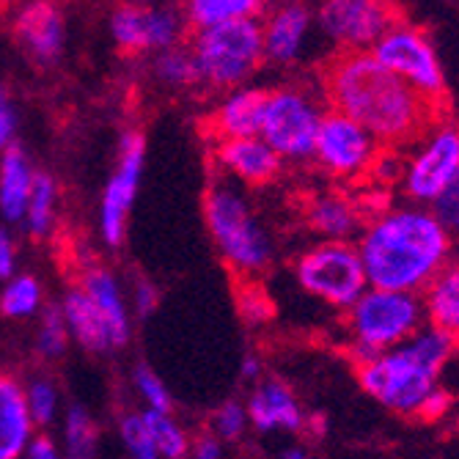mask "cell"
Returning <instances> with one entry per match:
<instances>
[{"label":"cell","instance_id":"obj_1","mask_svg":"<svg viewBox=\"0 0 459 459\" xmlns=\"http://www.w3.org/2000/svg\"><path fill=\"white\" fill-rule=\"evenodd\" d=\"M330 110H339L383 149H410L443 118V110L415 94L371 53H336L322 72Z\"/></svg>","mask_w":459,"mask_h":459},{"label":"cell","instance_id":"obj_2","mask_svg":"<svg viewBox=\"0 0 459 459\" xmlns=\"http://www.w3.org/2000/svg\"><path fill=\"white\" fill-rule=\"evenodd\" d=\"M358 256L371 289L421 295L451 262L454 239L429 206L396 204L377 212L360 231Z\"/></svg>","mask_w":459,"mask_h":459},{"label":"cell","instance_id":"obj_3","mask_svg":"<svg viewBox=\"0 0 459 459\" xmlns=\"http://www.w3.org/2000/svg\"><path fill=\"white\" fill-rule=\"evenodd\" d=\"M456 342L424 325L404 344L355 366L360 388L399 415H419L424 399L437 388L440 371L451 360Z\"/></svg>","mask_w":459,"mask_h":459},{"label":"cell","instance_id":"obj_4","mask_svg":"<svg viewBox=\"0 0 459 459\" xmlns=\"http://www.w3.org/2000/svg\"><path fill=\"white\" fill-rule=\"evenodd\" d=\"M204 221L210 237L237 278H259L275 256V245L267 226L259 221L245 190L215 174L204 195Z\"/></svg>","mask_w":459,"mask_h":459},{"label":"cell","instance_id":"obj_5","mask_svg":"<svg viewBox=\"0 0 459 459\" xmlns=\"http://www.w3.org/2000/svg\"><path fill=\"white\" fill-rule=\"evenodd\" d=\"M427 325L421 295H407V291L388 289H366L360 300L344 314L347 327V347L352 363H363L380 352H388L404 344Z\"/></svg>","mask_w":459,"mask_h":459},{"label":"cell","instance_id":"obj_6","mask_svg":"<svg viewBox=\"0 0 459 459\" xmlns=\"http://www.w3.org/2000/svg\"><path fill=\"white\" fill-rule=\"evenodd\" d=\"M322 82H283L267 89V105L259 138L281 157V162H308L319 124L330 108H325Z\"/></svg>","mask_w":459,"mask_h":459},{"label":"cell","instance_id":"obj_7","mask_svg":"<svg viewBox=\"0 0 459 459\" xmlns=\"http://www.w3.org/2000/svg\"><path fill=\"white\" fill-rule=\"evenodd\" d=\"M190 53L201 82L234 91L264 64V41L259 20H237L210 30H195Z\"/></svg>","mask_w":459,"mask_h":459},{"label":"cell","instance_id":"obj_8","mask_svg":"<svg viewBox=\"0 0 459 459\" xmlns=\"http://www.w3.org/2000/svg\"><path fill=\"white\" fill-rule=\"evenodd\" d=\"M295 278L311 298L330 308L350 311L368 289L363 262L352 242H316L295 262Z\"/></svg>","mask_w":459,"mask_h":459},{"label":"cell","instance_id":"obj_9","mask_svg":"<svg viewBox=\"0 0 459 459\" xmlns=\"http://www.w3.org/2000/svg\"><path fill=\"white\" fill-rule=\"evenodd\" d=\"M371 56L377 58L391 74L424 97L427 102L443 108L446 100V74L432 45V36L410 20L394 22L385 36L374 45Z\"/></svg>","mask_w":459,"mask_h":459},{"label":"cell","instance_id":"obj_10","mask_svg":"<svg viewBox=\"0 0 459 459\" xmlns=\"http://www.w3.org/2000/svg\"><path fill=\"white\" fill-rule=\"evenodd\" d=\"M410 149L399 177L402 193L407 204L432 206L459 174V127L440 118Z\"/></svg>","mask_w":459,"mask_h":459},{"label":"cell","instance_id":"obj_11","mask_svg":"<svg viewBox=\"0 0 459 459\" xmlns=\"http://www.w3.org/2000/svg\"><path fill=\"white\" fill-rule=\"evenodd\" d=\"M316 28L339 53H371L385 30L399 22V6L383 0H330L316 12Z\"/></svg>","mask_w":459,"mask_h":459},{"label":"cell","instance_id":"obj_12","mask_svg":"<svg viewBox=\"0 0 459 459\" xmlns=\"http://www.w3.org/2000/svg\"><path fill=\"white\" fill-rule=\"evenodd\" d=\"M380 152L383 146L374 141L360 124H355L339 110H327L319 124L311 160L327 177L342 179V182H355L363 174H371Z\"/></svg>","mask_w":459,"mask_h":459},{"label":"cell","instance_id":"obj_13","mask_svg":"<svg viewBox=\"0 0 459 459\" xmlns=\"http://www.w3.org/2000/svg\"><path fill=\"white\" fill-rule=\"evenodd\" d=\"M185 28V12L174 6L124 4L110 14V36L124 53L174 50L179 48Z\"/></svg>","mask_w":459,"mask_h":459},{"label":"cell","instance_id":"obj_14","mask_svg":"<svg viewBox=\"0 0 459 459\" xmlns=\"http://www.w3.org/2000/svg\"><path fill=\"white\" fill-rule=\"evenodd\" d=\"M143 160H146L143 135L127 133L121 138L116 171L108 179L100 201V234L110 247H118L124 237H127V215L138 198V187L143 179Z\"/></svg>","mask_w":459,"mask_h":459},{"label":"cell","instance_id":"obj_15","mask_svg":"<svg viewBox=\"0 0 459 459\" xmlns=\"http://www.w3.org/2000/svg\"><path fill=\"white\" fill-rule=\"evenodd\" d=\"M262 41H264V61L275 66H295L311 41L316 17L303 4H283L264 12Z\"/></svg>","mask_w":459,"mask_h":459},{"label":"cell","instance_id":"obj_16","mask_svg":"<svg viewBox=\"0 0 459 459\" xmlns=\"http://www.w3.org/2000/svg\"><path fill=\"white\" fill-rule=\"evenodd\" d=\"M215 162L226 179L239 187H264L278 179L283 162L281 157L256 135V138H237L215 143Z\"/></svg>","mask_w":459,"mask_h":459},{"label":"cell","instance_id":"obj_17","mask_svg":"<svg viewBox=\"0 0 459 459\" xmlns=\"http://www.w3.org/2000/svg\"><path fill=\"white\" fill-rule=\"evenodd\" d=\"M12 30L20 48L39 64H56L64 53V17L53 4H22L12 17Z\"/></svg>","mask_w":459,"mask_h":459},{"label":"cell","instance_id":"obj_18","mask_svg":"<svg viewBox=\"0 0 459 459\" xmlns=\"http://www.w3.org/2000/svg\"><path fill=\"white\" fill-rule=\"evenodd\" d=\"M264 105H267V89L259 86L234 89L215 105V110L206 118V130L212 133L215 143L256 138L262 130Z\"/></svg>","mask_w":459,"mask_h":459},{"label":"cell","instance_id":"obj_19","mask_svg":"<svg viewBox=\"0 0 459 459\" xmlns=\"http://www.w3.org/2000/svg\"><path fill=\"white\" fill-rule=\"evenodd\" d=\"M247 421L259 432H300L306 427V412L291 394V388L281 380H264L247 396Z\"/></svg>","mask_w":459,"mask_h":459},{"label":"cell","instance_id":"obj_20","mask_svg":"<svg viewBox=\"0 0 459 459\" xmlns=\"http://www.w3.org/2000/svg\"><path fill=\"white\" fill-rule=\"evenodd\" d=\"M82 291L89 295V300L97 306V311L102 314L110 336H113V347H124L130 342V333H133V325H130V308H127V298H124V289L118 283V278L108 270V267H86L80 275V283H77Z\"/></svg>","mask_w":459,"mask_h":459},{"label":"cell","instance_id":"obj_21","mask_svg":"<svg viewBox=\"0 0 459 459\" xmlns=\"http://www.w3.org/2000/svg\"><path fill=\"white\" fill-rule=\"evenodd\" d=\"M33 429L22 383L0 371V459H22L36 437Z\"/></svg>","mask_w":459,"mask_h":459},{"label":"cell","instance_id":"obj_22","mask_svg":"<svg viewBox=\"0 0 459 459\" xmlns=\"http://www.w3.org/2000/svg\"><path fill=\"white\" fill-rule=\"evenodd\" d=\"M421 306H424L427 325L446 333L448 339L459 344V256L456 254L421 291Z\"/></svg>","mask_w":459,"mask_h":459},{"label":"cell","instance_id":"obj_23","mask_svg":"<svg viewBox=\"0 0 459 459\" xmlns=\"http://www.w3.org/2000/svg\"><path fill=\"white\" fill-rule=\"evenodd\" d=\"M61 316L69 330V339H74L82 350L89 352H108L113 347V336L97 311V306L89 300V295L80 286H72L61 300Z\"/></svg>","mask_w":459,"mask_h":459},{"label":"cell","instance_id":"obj_24","mask_svg":"<svg viewBox=\"0 0 459 459\" xmlns=\"http://www.w3.org/2000/svg\"><path fill=\"white\" fill-rule=\"evenodd\" d=\"M306 221L319 237H325V242H350V237L360 231L355 204L336 190L314 195L306 206Z\"/></svg>","mask_w":459,"mask_h":459},{"label":"cell","instance_id":"obj_25","mask_svg":"<svg viewBox=\"0 0 459 459\" xmlns=\"http://www.w3.org/2000/svg\"><path fill=\"white\" fill-rule=\"evenodd\" d=\"M33 177L36 171L30 169V160L20 146L12 143L0 154V215L9 223H22Z\"/></svg>","mask_w":459,"mask_h":459},{"label":"cell","instance_id":"obj_26","mask_svg":"<svg viewBox=\"0 0 459 459\" xmlns=\"http://www.w3.org/2000/svg\"><path fill=\"white\" fill-rule=\"evenodd\" d=\"M264 12L262 0H193L185 6V22L195 30H210L237 20H259Z\"/></svg>","mask_w":459,"mask_h":459},{"label":"cell","instance_id":"obj_27","mask_svg":"<svg viewBox=\"0 0 459 459\" xmlns=\"http://www.w3.org/2000/svg\"><path fill=\"white\" fill-rule=\"evenodd\" d=\"M64 448H66V459H97V448H100V429L94 415L72 404L66 410L64 419Z\"/></svg>","mask_w":459,"mask_h":459},{"label":"cell","instance_id":"obj_28","mask_svg":"<svg viewBox=\"0 0 459 459\" xmlns=\"http://www.w3.org/2000/svg\"><path fill=\"white\" fill-rule=\"evenodd\" d=\"M56 198H58V190H56V182L50 174H36L33 177V187H30V198H28V206H25V229L30 237L41 239L48 237L50 229H53V221H56Z\"/></svg>","mask_w":459,"mask_h":459},{"label":"cell","instance_id":"obj_29","mask_svg":"<svg viewBox=\"0 0 459 459\" xmlns=\"http://www.w3.org/2000/svg\"><path fill=\"white\" fill-rule=\"evenodd\" d=\"M149 435L154 440V448L160 454V459H185L190 456V437L182 429V424L177 419H171V412H154L146 410L143 412Z\"/></svg>","mask_w":459,"mask_h":459},{"label":"cell","instance_id":"obj_30","mask_svg":"<svg viewBox=\"0 0 459 459\" xmlns=\"http://www.w3.org/2000/svg\"><path fill=\"white\" fill-rule=\"evenodd\" d=\"M41 311V286L33 275H14L0 289V314L28 319Z\"/></svg>","mask_w":459,"mask_h":459},{"label":"cell","instance_id":"obj_31","mask_svg":"<svg viewBox=\"0 0 459 459\" xmlns=\"http://www.w3.org/2000/svg\"><path fill=\"white\" fill-rule=\"evenodd\" d=\"M154 77L162 82V86H171V89H187V86L201 82L190 48H174V50L157 53Z\"/></svg>","mask_w":459,"mask_h":459},{"label":"cell","instance_id":"obj_32","mask_svg":"<svg viewBox=\"0 0 459 459\" xmlns=\"http://www.w3.org/2000/svg\"><path fill=\"white\" fill-rule=\"evenodd\" d=\"M22 388H25V404H28L33 427H50L61 407L56 383L50 377H33Z\"/></svg>","mask_w":459,"mask_h":459},{"label":"cell","instance_id":"obj_33","mask_svg":"<svg viewBox=\"0 0 459 459\" xmlns=\"http://www.w3.org/2000/svg\"><path fill=\"white\" fill-rule=\"evenodd\" d=\"M66 342H69V330L64 325L61 308H45L36 330V352L48 360H56L66 352Z\"/></svg>","mask_w":459,"mask_h":459},{"label":"cell","instance_id":"obj_34","mask_svg":"<svg viewBox=\"0 0 459 459\" xmlns=\"http://www.w3.org/2000/svg\"><path fill=\"white\" fill-rule=\"evenodd\" d=\"M118 435H121V443H124V448H127L130 459H160V454L154 448V440L149 435L143 412H127V415H124V419L118 421Z\"/></svg>","mask_w":459,"mask_h":459},{"label":"cell","instance_id":"obj_35","mask_svg":"<svg viewBox=\"0 0 459 459\" xmlns=\"http://www.w3.org/2000/svg\"><path fill=\"white\" fill-rule=\"evenodd\" d=\"M133 383H135L138 396L146 402V410H154V412H171V394H169V385H165V383L160 380V374H154V368L138 366L135 374H133Z\"/></svg>","mask_w":459,"mask_h":459},{"label":"cell","instance_id":"obj_36","mask_svg":"<svg viewBox=\"0 0 459 459\" xmlns=\"http://www.w3.org/2000/svg\"><path fill=\"white\" fill-rule=\"evenodd\" d=\"M247 410H245V404L242 402H223L218 410H215V415H212V435L223 443V440H229V443H234V440H239L242 435H245V429H247Z\"/></svg>","mask_w":459,"mask_h":459},{"label":"cell","instance_id":"obj_37","mask_svg":"<svg viewBox=\"0 0 459 459\" xmlns=\"http://www.w3.org/2000/svg\"><path fill=\"white\" fill-rule=\"evenodd\" d=\"M432 210V215L437 218V223L448 231V237L454 239V245H456V239H459V174H456V179L435 198V204L429 206Z\"/></svg>","mask_w":459,"mask_h":459},{"label":"cell","instance_id":"obj_38","mask_svg":"<svg viewBox=\"0 0 459 459\" xmlns=\"http://www.w3.org/2000/svg\"><path fill=\"white\" fill-rule=\"evenodd\" d=\"M270 311H273V306H270V300H267V295L262 289L250 286L239 295V314L247 322H264L270 316Z\"/></svg>","mask_w":459,"mask_h":459},{"label":"cell","instance_id":"obj_39","mask_svg":"<svg viewBox=\"0 0 459 459\" xmlns=\"http://www.w3.org/2000/svg\"><path fill=\"white\" fill-rule=\"evenodd\" d=\"M157 303H160V291H157V286L152 281L141 278V281L133 283V308H135L138 316H152Z\"/></svg>","mask_w":459,"mask_h":459},{"label":"cell","instance_id":"obj_40","mask_svg":"<svg viewBox=\"0 0 459 459\" xmlns=\"http://www.w3.org/2000/svg\"><path fill=\"white\" fill-rule=\"evenodd\" d=\"M448 407H451V396H448V391H443L440 385L424 399V404L419 407V419H427V421H437L440 415H446L448 412Z\"/></svg>","mask_w":459,"mask_h":459},{"label":"cell","instance_id":"obj_41","mask_svg":"<svg viewBox=\"0 0 459 459\" xmlns=\"http://www.w3.org/2000/svg\"><path fill=\"white\" fill-rule=\"evenodd\" d=\"M14 133H17V113L9 105V100L4 97V91H0V149L4 152L12 146Z\"/></svg>","mask_w":459,"mask_h":459},{"label":"cell","instance_id":"obj_42","mask_svg":"<svg viewBox=\"0 0 459 459\" xmlns=\"http://www.w3.org/2000/svg\"><path fill=\"white\" fill-rule=\"evenodd\" d=\"M14 267H17V250L14 242L6 231H0V283H6L9 278H14Z\"/></svg>","mask_w":459,"mask_h":459},{"label":"cell","instance_id":"obj_43","mask_svg":"<svg viewBox=\"0 0 459 459\" xmlns=\"http://www.w3.org/2000/svg\"><path fill=\"white\" fill-rule=\"evenodd\" d=\"M190 459H223V443L215 435H204L190 446Z\"/></svg>","mask_w":459,"mask_h":459},{"label":"cell","instance_id":"obj_44","mask_svg":"<svg viewBox=\"0 0 459 459\" xmlns=\"http://www.w3.org/2000/svg\"><path fill=\"white\" fill-rule=\"evenodd\" d=\"M25 459H64V456H61V451L56 448V443L50 437H33Z\"/></svg>","mask_w":459,"mask_h":459},{"label":"cell","instance_id":"obj_45","mask_svg":"<svg viewBox=\"0 0 459 459\" xmlns=\"http://www.w3.org/2000/svg\"><path fill=\"white\" fill-rule=\"evenodd\" d=\"M239 371H242V377H245V380H259V377H262V360H259L256 355H245Z\"/></svg>","mask_w":459,"mask_h":459},{"label":"cell","instance_id":"obj_46","mask_svg":"<svg viewBox=\"0 0 459 459\" xmlns=\"http://www.w3.org/2000/svg\"><path fill=\"white\" fill-rule=\"evenodd\" d=\"M281 459H311V456H308V451H306V448L291 446V448H283V451H281Z\"/></svg>","mask_w":459,"mask_h":459}]
</instances>
